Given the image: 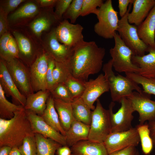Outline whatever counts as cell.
<instances>
[{
    "instance_id": "36",
    "label": "cell",
    "mask_w": 155,
    "mask_h": 155,
    "mask_svg": "<svg viewBox=\"0 0 155 155\" xmlns=\"http://www.w3.org/2000/svg\"><path fill=\"white\" fill-rule=\"evenodd\" d=\"M84 81L77 79L72 76L64 83L74 100L80 98L83 93L85 90Z\"/></svg>"
},
{
    "instance_id": "5",
    "label": "cell",
    "mask_w": 155,
    "mask_h": 155,
    "mask_svg": "<svg viewBox=\"0 0 155 155\" xmlns=\"http://www.w3.org/2000/svg\"><path fill=\"white\" fill-rule=\"evenodd\" d=\"M132 4H129L126 14L119 20L117 32L125 44L131 50L133 55L141 56L148 52L150 46L140 38L137 27L128 21V15Z\"/></svg>"
},
{
    "instance_id": "29",
    "label": "cell",
    "mask_w": 155,
    "mask_h": 155,
    "mask_svg": "<svg viewBox=\"0 0 155 155\" xmlns=\"http://www.w3.org/2000/svg\"><path fill=\"white\" fill-rule=\"evenodd\" d=\"M75 119L85 124L90 126L92 111L81 97L74 100L71 102Z\"/></svg>"
},
{
    "instance_id": "38",
    "label": "cell",
    "mask_w": 155,
    "mask_h": 155,
    "mask_svg": "<svg viewBox=\"0 0 155 155\" xmlns=\"http://www.w3.org/2000/svg\"><path fill=\"white\" fill-rule=\"evenodd\" d=\"M18 148L22 155H37V145L35 135L26 137Z\"/></svg>"
},
{
    "instance_id": "45",
    "label": "cell",
    "mask_w": 155,
    "mask_h": 155,
    "mask_svg": "<svg viewBox=\"0 0 155 155\" xmlns=\"http://www.w3.org/2000/svg\"><path fill=\"white\" fill-rule=\"evenodd\" d=\"M8 16L0 7V36H1L9 32V24L8 19Z\"/></svg>"
},
{
    "instance_id": "14",
    "label": "cell",
    "mask_w": 155,
    "mask_h": 155,
    "mask_svg": "<svg viewBox=\"0 0 155 155\" xmlns=\"http://www.w3.org/2000/svg\"><path fill=\"white\" fill-rule=\"evenodd\" d=\"M150 95L133 91L127 97L135 111L139 115V124H143L155 119V101L150 99Z\"/></svg>"
},
{
    "instance_id": "27",
    "label": "cell",
    "mask_w": 155,
    "mask_h": 155,
    "mask_svg": "<svg viewBox=\"0 0 155 155\" xmlns=\"http://www.w3.org/2000/svg\"><path fill=\"white\" fill-rule=\"evenodd\" d=\"M54 105L58 113L61 125L66 132L74 119L71 102L54 98Z\"/></svg>"
},
{
    "instance_id": "24",
    "label": "cell",
    "mask_w": 155,
    "mask_h": 155,
    "mask_svg": "<svg viewBox=\"0 0 155 155\" xmlns=\"http://www.w3.org/2000/svg\"><path fill=\"white\" fill-rule=\"evenodd\" d=\"M73 155H108L103 143L89 140L80 141L71 147Z\"/></svg>"
},
{
    "instance_id": "48",
    "label": "cell",
    "mask_w": 155,
    "mask_h": 155,
    "mask_svg": "<svg viewBox=\"0 0 155 155\" xmlns=\"http://www.w3.org/2000/svg\"><path fill=\"white\" fill-rule=\"evenodd\" d=\"M57 0H36V1L41 7L53 8L55 6Z\"/></svg>"
},
{
    "instance_id": "28",
    "label": "cell",
    "mask_w": 155,
    "mask_h": 155,
    "mask_svg": "<svg viewBox=\"0 0 155 155\" xmlns=\"http://www.w3.org/2000/svg\"><path fill=\"white\" fill-rule=\"evenodd\" d=\"M41 116L47 124L65 136L66 132L61 125L58 113L54 106V99L51 94L47 100L46 109Z\"/></svg>"
},
{
    "instance_id": "35",
    "label": "cell",
    "mask_w": 155,
    "mask_h": 155,
    "mask_svg": "<svg viewBox=\"0 0 155 155\" xmlns=\"http://www.w3.org/2000/svg\"><path fill=\"white\" fill-rule=\"evenodd\" d=\"M54 98H58L64 101L72 102L73 100L71 94L64 83L55 84L49 91Z\"/></svg>"
},
{
    "instance_id": "49",
    "label": "cell",
    "mask_w": 155,
    "mask_h": 155,
    "mask_svg": "<svg viewBox=\"0 0 155 155\" xmlns=\"http://www.w3.org/2000/svg\"><path fill=\"white\" fill-rule=\"evenodd\" d=\"M148 124L153 146L155 148V119L148 121Z\"/></svg>"
},
{
    "instance_id": "3",
    "label": "cell",
    "mask_w": 155,
    "mask_h": 155,
    "mask_svg": "<svg viewBox=\"0 0 155 155\" xmlns=\"http://www.w3.org/2000/svg\"><path fill=\"white\" fill-rule=\"evenodd\" d=\"M113 68L111 59L103 65L102 69L109 86L112 102L120 103L123 98L128 97L134 91L142 92L138 84L129 78L119 74L116 75Z\"/></svg>"
},
{
    "instance_id": "31",
    "label": "cell",
    "mask_w": 155,
    "mask_h": 155,
    "mask_svg": "<svg viewBox=\"0 0 155 155\" xmlns=\"http://www.w3.org/2000/svg\"><path fill=\"white\" fill-rule=\"evenodd\" d=\"M5 92L0 85V118L9 119L13 118L15 113L24 108L9 102L6 98Z\"/></svg>"
},
{
    "instance_id": "23",
    "label": "cell",
    "mask_w": 155,
    "mask_h": 155,
    "mask_svg": "<svg viewBox=\"0 0 155 155\" xmlns=\"http://www.w3.org/2000/svg\"><path fill=\"white\" fill-rule=\"evenodd\" d=\"M140 38L149 46L155 48V5L143 22L137 26Z\"/></svg>"
},
{
    "instance_id": "33",
    "label": "cell",
    "mask_w": 155,
    "mask_h": 155,
    "mask_svg": "<svg viewBox=\"0 0 155 155\" xmlns=\"http://www.w3.org/2000/svg\"><path fill=\"white\" fill-rule=\"evenodd\" d=\"M125 74L136 83L141 85L144 92L150 95H155V78H146L135 73H125Z\"/></svg>"
},
{
    "instance_id": "42",
    "label": "cell",
    "mask_w": 155,
    "mask_h": 155,
    "mask_svg": "<svg viewBox=\"0 0 155 155\" xmlns=\"http://www.w3.org/2000/svg\"><path fill=\"white\" fill-rule=\"evenodd\" d=\"M26 1L25 0H6L1 1L0 7L7 15L11 12L14 11L21 4Z\"/></svg>"
},
{
    "instance_id": "21",
    "label": "cell",
    "mask_w": 155,
    "mask_h": 155,
    "mask_svg": "<svg viewBox=\"0 0 155 155\" xmlns=\"http://www.w3.org/2000/svg\"><path fill=\"white\" fill-rule=\"evenodd\" d=\"M132 10L128 15L129 24L137 27L147 16L155 5V0H134Z\"/></svg>"
},
{
    "instance_id": "8",
    "label": "cell",
    "mask_w": 155,
    "mask_h": 155,
    "mask_svg": "<svg viewBox=\"0 0 155 155\" xmlns=\"http://www.w3.org/2000/svg\"><path fill=\"white\" fill-rule=\"evenodd\" d=\"M120 103L121 106L115 113L113 112L114 102H111L109 106L111 133L126 131L133 127V114L135 111L130 100L127 97H124Z\"/></svg>"
},
{
    "instance_id": "37",
    "label": "cell",
    "mask_w": 155,
    "mask_h": 155,
    "mask_svg": "<svg viewBox=\"0 0 155 155\" xmlns=\"http://www.w3.org/2000/svg\"><path fill=\"white\" fill-rule=\"evenodd\" d=\"M83 0H73L63 16V19H69L73 24L80 16Z\"/></svg>"
},
{
    "instance_id": "12",
    "label": "cell",
    "mask_w": 155,
    "mask_h": 155,
    "mask_svg": "<svg viewBox=\"0 0 155 155\" xmlns=\"http://www.w3.org/2000/svg\"><path fill=\"white\" fill-rule=\"evenodd\" d=\"M140 142L136 127L125 131L111 133L103 143L108 154L130 146H137Z\"/></svg>"
},
{
    "instance_id": "25",
    "label": "cell",
    "mask_w": 155,
    "mask_h": 155,
    "mask_svg": "<svg viewBox=\"0 0 155 155\" xmlns=\"http://www.w3.org/2000/svg\"><path fill=\"white\" fill-rule=\"evenodd\" d=\"M51 95L49 90H40L26 97L24 108L27 111L32 112L42 116L46 109L48 99Z\"/></svg>"
},
{
    "instance_id": "40",
    "label": "cell",
    "mask_w": 155,
    "mask_h": 155,
    "mask_svg": "<svg viewBox=\"0 0 155 155\" xmlns=\"http://www.w3.org/2000/svg\"><path fill=\"white\" fill-rule=\"evenodd\" d=\"M11 35L8 32L0 36V59L6 62L9 61L13 59L10 55L7 47L8 42Z\"/></svg>"
},
{
    "instance_id": "4",
    "label": "cell",
    "mask_w": 155,
    "mask_h": 155,
    "mask_svg": "<svg viewBox=\"0 0 155 155\" xmlns=\"http://www.w3.org/2000/svg\"><path fill=\"white\" fill-rule=\"evenodd\" d=\"M118 14L113 7L112 0L104 3L95 14L98 20L94 26L96 33L105 39L114 38L119 20Z\"/></svg>"
},
{
    "instance_id": "11",
    "label": "cell",
    "mask_w": 155,
    "mask_h": 155,
    "mask_svg": "<svg viewBox=\"0 0 155 155\" xmlns=\"http://www.w3.org/2000/svg\"><path fill=\"white\" fill-rule=\"evenodd\" d=\"M83 30L81 25L72 24L67 20L64 19L55 28L56 36L61 43L74 49L84 41Z\"/></svg>"
},
{
    "instance_id": "6",
    "label": "cell",
    "mask_w": 155,
    "mask_h": 155,
    "mask_svg": "<svg viewBox=\"0 0 155 155\" xmlns=\"http://www.w3.org/2000/svg\"><path fill=\"white\" fill-rule=\"evenodd\" d=\"M115 45L109 50L113 68L119 73H139L140 68L133 64L131 50L124 43L117 32L114 34Z\"/></svg>"
},
{
    "instance_id": "22",
    "label": "cell",
    "mask_w": 155,
    "mask_h": 155,
    "mask_svg": "<svg viewBox=\"0 0 155 155\" xmlns=\"http://www.w3.org/2000/svg\"><path fill=\"white\" fill-rule=\"evenodd\" d=\"M147 55H133L132 61L140 69L139 74L146 78H155V48L150 47Z\"/></svg>"
},
{
    "instance_id": "9",
    "label": "cell",
    "mask_w": 155,
    "mask_h": 155,
    "mask_svg": "<svg viewBox=\"0 0 155 155\" xmlns=\"http://www.w3.org/2000/svg\"><path fill=\"white\" fill-rule=\"evenodd\" d=\"M5 63L11 78L20 92L26 97L34 93L31 83L29 67L17 58L13 59Z\"/></svg>"
},
{
    "instance_id": "17",
    "label": "cell",
    "mask_w": 155,
    "mask_h": 155,
    "mask_svg": "<svg viewBox=\"0 0 155 155\" xmlns=\"http://www.w3.org/2000/svg\"><path fill=\"white\" fill-rule=\"evenodd\" d=\"M60 22L55 16L53 8H45L41 10L30 23L29 26L33 35L40 38L44 32H49Z\"/></svg>"
},
{
    "instance_id": "52",
    "label": "cell",
    "mask_w": 155,
    "mask_h": 155,
    "mask_svg": "<svg viewBox=\"0 0 155 155\" xmlns=\"http://www.w3.org/2000/svg\"><path fill=\"white\" fill-rule=\"evenodd\" d=\"M9 155H22L17 147L12 148Z\"/></svg>"
},
{
    "instance_id": "10",
    "label": "cell",
    "mask_w": 155,
    "mask_h": 155,
    "mask_svg": "<svg viewBox=\"0 0 155 155\" xmlns=\"http://www.w3.org/2000/svg\"><path fill=\"white\" fill-rule=\"evenodd\" d=\"M56 27L46 34L42 41L43 49L55 61L69 64L73 49L59 42L56 36Z\"/></svg>"
},
{
    "instance_id": "41",
    "label": "cell",
    "mask_w": 155,
    "mask_h": 155,
    "mask_svg": "<svg viewBox=\"0 0 155 155\" xmlns=\"http://www.w3.org/2000/svg\"><path fill=\"white\" fill-rule=\"evenodd\" d=\"M73 0H57L55 5L54 13L59 22L62 21L63 16Z\"/></svg>"
},
{
    "instance_id": "2",
    "label": "cell",
    "mask_w": 155,
    "mask_h": 155,
    "mask_svg": "<svg viewBox=\"0 0 155 155\" xmlns=\"http://www.w3.org/2000/svg\"><path fill=\"white\" fill-rule=\"evenodd\" d=\"M34 135L24 108L10 119L0 118V147L19 148L26 137Z\"/></svg>"
},
{
    "instance_id": "15",
    "label": "cell",
    "mask_w": 155,
    "mask_h": 155,
    "mask_svg": "<svg viewBox=\"0 0 155 155\" xmlns=\"http://www.w3.org/2000/svg\"><path fill=\"white\" fill-rule=\"evenodd\" d=\"M19 50V59L29 67L36 58L41 49L36 47L34 41L23 31L15 30L12 31Z\"/></svg>"
},
{
    "instance_id": "7",
    "label": "cell",
    "mask_w": 155,
    "mask_h": 155,
    "mask_svg": "<svg viewBox=\"0 0 155 155\" xmlns=\"http://www.w3.org/2000/svg\"><path fill=\"white\" fill-rule=\"evenodd\" d=\"M111 133L109 109H105L99 99L96 100L95 109L92 111V120L88 140L94 142L103 143Z\"/></svg>"
},
{
    "instance_id": "26",
    "label": "cell",
    "mask_w": 155,
    "mask_h": 155,
    "mask_svg": "<svg viewBox=\"0 0 155 155\" xmlns=\"http://www.w3.org/2000/svg\"><path fill=\"white\" fill-rule=\"evenodd\" d=\"M90 128V126L74 119L69 128L66 132L67 146L71 147L80 141L88 140Z\"/></svg>"
},
{
    "instance_id": "18",
    "label": "cell",
    "mask_w": 155,
    "mask_h": 155,
    "mask_svg": "<svg viewBox=\"0 0 155 155\" xmlns=\"http://www.w3.org/2000/svg\"><path fill=\"white\" fill-rule=\"evenodd\" d=\"M0 85L5 95L11 96L13 103L24 107L26 97L19 91L11 78L5 62L0 60Z\"/></svg>"
},
{
    "instance_id": "34",
    "label": "cell",
    "mask_w": 155,
    "mask_h": 155,
    "mask_svg": "<svg viewBox=\"0 0 155 155\" xmlns=\"http://www.w3.org/2000/svg\"><path fill=\"white\" fill-rule=\"evenodd\" d=\"M55 84L65 82L72 76L71 74L68 64L55 61V66L53 72Z\"/></svg>"
},
{
    "instance_id": "47",
    "label": "cell",
    "mask_w": 155,
    "mask_h": 155,
    "mask_svg": "<svg viewBox=\"0 0 155 155\" xmlns=\"http://www.w3.org/2000/svg\"><path fill=\"white\" fill-rule=\"evenodd\" d=\"M137 151L136 147L130 146L113 152L108 154V155H136Z\"/></svg>"
},
{
    "instance_id": "30",
    "label": "cell",
    "mask_w": 155,
    "mask_h": 155,
    "mask_svg": "<svg viewBox=\"0 0 155 155\" xmlns=\"http://www.w3.org/2000/svg\"><path fill=\"white\" fill-rule=\"evenodd\" d=\"M35 137L37 145V155H55L57 149L63 146L39 133H35Z\"/></svg>"
},
{
    "instance_id": "39",
    "label": "cell",
    "mask_w": 155,
    "mask_h": 155,
    "mask_svg": "<svg viewBox=\"0 0 155 155\" xmlns=\"http://www.w3.org/2000/svg\"><path fill=\"white\" fill-rule=\"evenodd\" d=\"M104 3L102 0H83L80 16H84L90 13L96 14L98 9Z\"/></svg>"
},
{
    "instance_id": "1",
    "label": "cell",
    "mask_w": 155,
    "mask_h": 155,
    "mask_svg": "<svg viewBox=\"0 0 155 155\" xmlns=\"http://www.w3.org/2000/svg\"><path fill=\"white\" fill-rule=\"evenodd\" d=\"M105 53V49L95 42L84 41L73 49L68 64L71 75L77 79L87 81L90 75L100 71Z\"/></svg>"
},
{
    "instance_id": "19",
    "label": "cell",
    "mask_w": 155,
    "mask_h": 155,
    "mask_svg": "<svg viewBox=\"0 0 155 155\" xmlns=\"http://www.w3.org/2000/svg\"><path fill=\"white\" fill-rule=\"evenodd\" d=\"M26 111L34 134H40L45 137L54 140L63 146H67L65 136L47 124L41 116L31 111Z\"/></svg>"
},
{
    "instance_id": "32",
    "label": "cell",
    "mask_w": 155,
    "mask_h": 155,
    "mask_svg": "<svg viewBox=\"0 0 155 155\" xmlns=\"http://www.w3.org/2000/svg\"><path fill=\"white\" fill-rule=\"evenodd\" d=\"M141 142L142 151L146 155L150 154L153 146L148 123L139 124L135 127Z\"/></svg>"
},
{
    "instance_id": "44",
    "label": "cell",
    "mask_w": 155,
    "mask_h": 155,
    "mask_svg": "<svg viewBox=\"0 0 155 155\" xmlns=\"http://www.w3.org/2000/svg\"><path fill=\"white\" fill-rule=\"evenodd\" d=\"M9 53L13 58L19 59V50L17 42L13 36L11 35L7 44Z\"/></svg>"
},
{
    "instance_id": "51",
    "label": "cell",
    "mask_w": 155,
    "mask_h": 155,
    "mask_svg": "<svg viewBox=\"0 0 155 155\" xmlns=\"http://www.w3.org/2000/svg\"><path fill=\"white\" fill-rule=\"evenodd\" d=\"M12 148L7 146L0 147V155H9Z\"/></svg>"
},
{
    "instance_id": "46",
    "label": "cell",
    "mask_w": 155,
    "mask_h": 155,
    "mask_svg": "<svg viewBox=\"0 0 155 155\" xmlns=\"http://www.w3.org/2000/svg\"><path fill=\"white\" fill-rule=\"evenodd\" d=\"M134 0H119L118 7L120 16L121 17L124 16L128 10V7L130 4L133 3Z\"/></svg>"
},
{
    "instance_id": "53",
    "label": "cell",
    "mask_w": 155,
    "mask_h": 155,
    "mask_svg": "<svg viewBox=\"0 0 155 155\" xmlns=\"http://www.w3.org/2000/svg\"><path fill=\"white\" fill-rule=\"evenodd\" d=\"M136 155H140V154L138 151H137Z\"/></svg>"
},
{
    "instance_id": "43",
    "label": "cell",
    "mask_w": 155,
    "mask_h": 155,
    "mask_svg": "<svg viewBox=\"0 0 155 155\" xmlns=\"http://www.w3.org/2000/svg\"><path fill=\"white\" fill-rule=\"evenodd\" d=\"M55 66V61L49 56L48 67L46 74L47 90L49 91L51 90L55 85L53 76V72Z\"/></svg>"
},
{
    "instance_id": "20",
    "label": "cell",
    "mask_w": 155,
    "mask_h": 155,
    "mask_svg": "<svg viewBox=\"0 0 155 155\" xmlns=\"http://www.w3.org/2000/svg\"><path fill=\"white\" fill-rule=\"evenodd\" d=\"M41 10L35 0L26 1L8 16L9 25H20L33 19Z\"/></svg>"
},
{
    "instance_id": "16",
    "label": "cell",
    "mask_w": 155,
    "mask_h": 155,
    "mask_svg": "<svg viewBox=\"0 0 155 155\" xmlns=\"http://www.w3.org/2000/svg\"><path fill=\"white\" fill-rule=\"evenodd\" d=\"M85 90L80 97L90 108L94 110V104L98 98L105 92H108L110 88L104 75L99 74L95 79L84 81Z\"/></svg>"
},
{
    "instance_id": "50",
    "label": "cell",
    "mask_w": 155,
    "mask_h": 155,
    "mask_svg": "<svg viewBox=\"0 0 155 155\" xmlns=\"http://www.w3.org/2000/svg\"><path fill=\"white\" fill-rule=\"evenodd\" d=\"M56 151L57 155H71L72 153L71 149L67 146H62Z\"/></svg>"
},
{
    "instance_id": "13",
    "label": "cell",
    "mask_w": 155,
    "mask_h": 155,
    "mask_svg": "<svg viewBox=\"0 0 155 155\" xmlns=\"http://www.w3.org/2000/svg\"><path fill=\"white\" fill-rule=\"evenodd\" d=\"M49 56L42 48L29 67L31 83L34 92L47 90L46 74Z\"/></svg>"
},
{
    "instance_id": "54",
    "label": "cell",
    "mask_w": 155,
    "mask_h": 155,
    "mask_svg": "<svg viewBox=\"0 0 155 155\" xmlns=\"http://www.w3.org/2000/svg\"><path fill=\"white\" fill-rule=\"evenodd\" d=\"M71 155H73V154H71Z\"/></svg>"
}]
</instances>
